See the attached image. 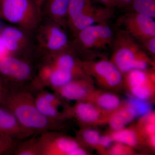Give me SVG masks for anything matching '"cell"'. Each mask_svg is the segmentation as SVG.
<instances>
[{"instance_id":"1","label":"cell","mask_w":155,"mask_h":155,"mask_svg":"<svg viewBox=\"0 0 155 155\" xmlns=\"http://www.w3.org/2000/svg\"><path fill=\"white\" fill-rule=\"evenodd\" d=\"M5 107L15 115L21 125L34 134L55 130L59 122L42 114L35 103L34 94L29 88L12 90L4 98Z\"/></svg>"},{"instance_id":"2","label":"cell","mask_w":155,"mask_h":155,"mask_svg":"<svg viewBox=\"0 0 155 155\" xmlns=\"http://www.w3.org/2000/svg\"><path fill=\"white\" fill-rule=\"evenodd\" d=\"M114 42L110 61L123 74L133 69H147L150 60L135 38L119 30Z\"/></svg>"},{"instance_id":"3","label":"cell","mask_w":155,"mask_h":155,"mask_svg":"<svg viewBox=\"0 0 155 155\" xmlns=\"http://www.w3.org/2000/svg\"><path fill=\"white\" fill-rule=\"evenodd\" d=\"M81 64L86 74L94 78L99 84L104 87H119L124 80V74L110 61H87Z\"/></svg>"},{"instance_id":"4","label":"cell","mask_w":155,"mask_h":155,"mask_svg":"<svg viewBox=\"0 0 155 155\" xmlns=\"http://www.w3.org/2000/svg\"><path fill=\"white\" fill-rule=\"evenodd\" d=\"M38 140L41 155H71L80 147L77 140L59 134L55 130L38 134Z\"/></svg>"},{"instance_id":"5","label":"cell","mask_w":155,"mask_h":155,"mask_svg":"<svg viewBox=\"0 0 155 155\" xmlns=\"http://www.w3.org/2000/svg\"><path fill=\"white\" fill-rule=\"evenodd\" d=\"M78 39L86 49L105 48L111 45L114 32L106 22L90 25L78 32Z\"/></svg>"},{"instance_id":"6","label":"cell","mask_w":155,"mask_h":155,"mask_svg":"<svg viewBox=\"0 0 155 155\" xmlns=\"http://www.w3.org/2000/svg\"><path fill=\"white\" fill-rule=\"evenodd\" d=\"M0 73L14 83L12 90L27 88L25 84L32 75V69L25 61L13 57H7L0 61Z\"/></svg>"},{"instance_id":"7","label":"cell","mask_w":155,"mask_h":155,"mask_svg":"<svg viewBox=\"0 0 155 155\" xmlns=\"http://www.w3.org/2000/svg\"><path fill=\"white\" fill-rule=\"evenodd\" d=\"M123 30L136 40L143 42L155 37V22L152 17L133 12L123 17Z\"/></svg>"},{"instance_id":"8","label":"cell","mask_w":155,"mask_h":155,"mask_svg":"<svg viewBox=\"0 0 155 155\" xmlns=\"http://www.w3.org/2000/svg\"><path fill=\"white\" fill-rule=\"evenodd\" d=\"M113 15L112 8H97L92 3L69 21L73 29L78 32L90 25L106 22Z\"/></svg>"},{"instance_id":"9","label":"cell","mask_w":155,"mask_h":155,"mask_svg":"<svg viewBox=\"0 0 155 155\" xmlns=\"http://www.w3.org/2000/svg\"><path fill=\"white\" fill-rule=\"evenodd\" d=\"M0 134L21 140L34 134L23 127L10 110L0 108Z\"/></svg>"},{"instance_id":"10","label":"cell","mask_w":155,"mask_h":155,"mask_svg":"<svg viewBox=\"0 0 155 155\" xmlns=\"http://www.w3.org/2000/svg\"><path fill=\"white\" fill-rule=\"evenodd\" d=\"M34 5L31 0H0V13L9 22L19 23L32 11Z\"/></svg>"},{"instance_id":"11","label":"cell","mask_w":155,"mask_h":155,"mask_svg":"<svg viewBox=\"0 0 155 155\" xmlns=\"http://www.w3.org/2000/svg\"><path fill=\"white\" fill-rule=\"evenodd\" d=\"M88 81L84 79H75L54 91L66 99L83 101L93 92L91 84Z\"/></svg>"},{"instance_id":"12","label":"cell","mask_w":155,"mask_h":155,"mask_svg":"<svg viewBox=\"0 0 155 155\" xmlns=\"http://www.w3.org/2000/svg\"><path fill=\"white\" fill-rule=\"evenodd\" d=\"M68 114L74 116L79 122L92 124L99 122L104 113L90 102L79 101L68 110Z\"/></svg>"},{"instance_id":"13","label":"cell","mask_w":155,"mask_h":155,"mask_svg":"<svg viewBox=\"0 0 155 155\" xmlns=\"http://www.w3.org/2000/svg\"><path fill=\"white\" fill-rule=\"evenodd\" d=\"M87 101L97 107L103 113L109 115L121 107L120 98L114 94L93 91L89 96Z\"/></svg>"},{"instance_id":"14","label":"cell","mask_w":155,"mask_h":155,"mask_svg":"<svg viewBox=\"0 0 155 155\" xmlns=\"http://www.w3.org/2000/svg\"><path fill=\"white\" fill-rule=\"evenodd\" d=\"M109 115L108 122L114 130L124 128L138 116L135 110L127 104L126 105L121 106Z\"/></svg>"},{"instance_id":"15","label":"cell","mask_w":155,"mask_h":155,"mask_svg":"<svg viewBox=\"0 0 155 155\" xmlns=\"http://www.w3.org/2000/svg\"><path fill=\"white\" fill-rule=\"evenodd\" d=\"M35 103L42 114L49 119L60 122L64 116L59 112L58 107L48 101L39 92L34 94Z\"/></svg>"},{"instance_id":"16","label":"cell","mask_w":155,"mask_h":155,"mask_svg":"<svg viewBox=\"0 0 155 155\" xmlns=\"http://www.w3.org/2000/svg\"><path fill=\"white\" fill-rule=\"evenodd\" d=\"M125 79L129 88L154 83V74L146 70L135 69L125 73Z\"/></svg>"},{"instance_id":"17","label":"cell","mask_w":155,"mask_h":155,"mask_svg":"<svg viewBox=\"0 0 155 155\" xmlns=\"http://www.w3.org/2000/svg\"><path fill=\"white\" fill-rule=\"evenodd\" d=\"M110 135L113 141L123 143L132 148L140 143L142 136L136 130L125 127L114 130Z\"/></svg>"},{"instance_id":"18","label":"cell","mask_w":155,"mask_h":155,"mask_svg":"<svg viewBox=\"0 0 155 155\" xmlns=\"http://www.w3.org/2000/svg\"><path fill=\"white\" fill-rule=\"evenodd\" d=\"M76 75L72 71L55 67L49 79L48 85L55 90L75 80Z\"/></svg>"},{"instance_id":"19","label":"cell","mask_w":155,"mask_h":155,"mask_svg":"<svg viewBox=\"0 0 155 155\" xmlns=\"http://www.w3.org/2000/svg\"><path fill=\"white\" fill-rule=\"evenodd\" d=\"M14 155H41L38 135H33L19 141Z\"/></svg>"},{"instance_id":"20","label":"cell","mask_w":155,"mask_h":155,"mask_svg":"<svg viewBox=\"0 0 155 155\" xmlns=\"http://www.w3.org/2000/svg\"><path fill=\"white\" fill-rule=\"evenodd\" d=\"M23 36L22 32L13 27L4 28L2 34V38L5 45L6 48L11 51H14L18 48V42Z\"/></svg>"},{"instance_id":"21","label":"cell","mask_w":155,"mask_h":155,"mask_svg":"<svg viewBox=\"0 0 155 155\" xmlns=\"http://www.w3.org/2000/svg\"><path fill=\"white\" fill-rule=\"evenodd\" d=\"M68 41L67 34L61 29L57 27L51 28L48 43L49 48L53 51L61 49L67 45Z\"/></svg>"},{"instance_id":"22","label":"cell","mask_w":155,"mask_h":155,"mask_svg":"<svg viewBox=\"0 0 155 155\" xmlns=\"http://www.w3.org/2000/svg\"><path fill=\"white\" fill-rule=\"evenodd\" d=\"M55 67L69 70L76 74L85 73L82 67H79L74 58L69 54H64L59 56L56 61Z\"/></svg>"},{"instance_id":"23","label":"cell","mask_w":155,"mask_h":155,"mask_svg":"<svg viewBox=\"0 0 155 155\" xmlns=\"http://www.w3.org/2000/svg\"><path fill=\"white\" fill-rule=\"evenodd\" d=\"M134 12L155 18V0H133L131 2Z\"/></svg>"},{"instance_id":"24","label":"cell","mask_w":155,"mask_h":155,"mask_svg":"<svg viewBox=\"0 0 155 155\" xmlns=\"http://www.w3.org/2000/svg\"><path fill=\"white\" fill-rule=\"evenodd\" d=\"M50 11L56 18H63L67 15L71 0H48Z\"/></svg>"},{"instance_id":"25","label":"cell","mask_w":155,"mask_h":155,"mask_svg":"<svg viewBox=\"0 0 155 155\" xmlns=\"http://www.w3.org/2000/svg\"><path fill=\"white\" fill-rule=\"evenodd\" d=\"M154 83L130 87L133 97L139 99L146 101L153 94Z\"/></svg>"},{"instance_id":"26","label":"cell","mask_w":155,"mask_h":155,"mask_svg":"<svg viewBox=\"0 0 155 155\" xmlns=\"http://www.w3.org/2000/svg\"><path fill=\"white\" fill-rule=\"evenodd\" d=\"M127 104L135 110L137 116H144L150 111V105L146 101L139 99L134 97L129 98Z\"/></svg>"},{"instance_id":"27","label":"cell","mask_w":155,"mask_h":155,"mask_svg":"<svg viewBox=\"0 0 155 155\" xmlns=\"http://www.w3.org/2000/svg\"><path fill=\"white\" fill-rule=\"evenodd\" d=\"M80 137L85 143L92 147H98L101 136L96 130L92 129H87L79 133Z\"/></svg>"},{"instance_id":"28","label":"cell","mask_w":155,"mask_h":155,"mask_svg":"<svg viewBox=\"0 0 155 155\" xmlns=\"http://www.w3.org/2000/svg\"><path fill=\"white\" fill-rule=\"evenodd\" d=\"M132 153V147L118 142L113 146L110 150V153L114 155H129Z\"/></svg>"},{"instance_id":"29","label":"cell","mask_w":155,"mask_h":155,"mask_svg":"<svg viewBox=\"0 0 155 155\" xmlns=\"http://www.w3.org/2000/svg\"><path fill=\"white\" fill-rule=\"evenodd\" d=\"M38 91L48 101L55 106L57 107L61 104V101L60 98L56 94H53L49 91L43 90L42 89Z\"/></svg>"},{"instance_id":"30","label":"cell","mask_w":155,"mask_h":155,"mask_svg":"<svg viewBox=\"0 0 155 155\" xmlns=\"http://www.w3.org/2000/svg\"><path fill=\"white\" fill-rule=\"evenodd\" d=\"M113 141H114L111 135L101 136L98 148L100 149H105L109 147Z\"/></svg>"},{"instance_id":"31","label":"cell","mask_w":155,"mask_h":155,"mask_svg":"<svg viewBox=\"0 0 155 155\" xmlns=\"http://www.w3.org/2000/svg\"><path fill=\"white\" fill-rule=\"evenodd\" d=\"M147 50L153 55L155 54V37L151 38L143 42Z\"/></svg>"},{"instance_id":"32","label":"cell","mask_w":155,"mask_h":155,"mask_svg":"<svg viewBox=\"0 0 155 155\" xmlns=\"http://www.w3.org/2000/svg\"><path fill=\"white\" fill-rule=\"evenodd\" d=\"M98 2L103 4L105 7L113 8L115 6L116 0H94Z\"/></svg>"},{"instance_id":"33","label":"cell","mask_w":155,"mask_h":155,"mask_svg":"<svg viewBox=\"0 0 155 155\" xmlns=\"http://www.w3.org/2000/svg\"><path fill=\"white\" fill-rule=\"evenodd\" d=\"M133 0H116L115 6L118 7H125L131 4Z\"/></svg>"},{"instance_id":"34","label":"cell","mask_w":155,"mask_h":155,"mask_svg":"<svg viewBox=\"0 0 155 155\" xmlns=\"http://www.w3.org/2000/svg\"><path fill=\"white\" fill-rule=\"evenodd\" d=\"M87 155V153L85 150L78 147L71 153V155Z\"/></svg>"},{"instance_id":"35","label":"cell","mask_w":155,"mask_h":155,"mask_svg":"<svg viewBox=\"0 0 155 155\" xmlns=\"http://www.w3.org/2000/svg\"><path fill=\"white\" fill-rule=\"evenodd\" d=\"M6 48L5 45L2 37H0V57H1L4 52Z\"/></svg>"},{"instance_id":"36","label":"cell","mask_w":155,"mask_h":155,"mask_svg":"<svg viewBox=\"0 0 155 155\" xmlns=\"http://www.w3.org/2000/svg\"><path fill=\"white\" fill-rule=\"evenodd\" d=\"M148 142L150 144L151 147H155V134L153 135L150 136L148 137Z\"/></svg>"},{"instance_id":"37","label":"cell","mask_w":155,"mask_h":155,"mask_svg":"<svg viewBox=\"0 0 155 155\" xmlns=\"http://www.w3.org/2000/svg\"><path fill=\"white\" fill-rule=\"evenodd\" d=\"M31 1L33 2L34 4H36V5H39L41 4L42 2L45 1V0H31Z\"/></svg>"}]
</instances>
